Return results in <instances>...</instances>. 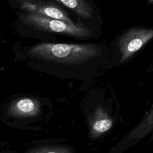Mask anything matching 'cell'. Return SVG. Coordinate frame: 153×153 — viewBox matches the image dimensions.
I'll use <instances>...</instances> for the list:
<instances>
[{
	"label": "cell",
	"mask_w": 153,
	"mask_h": 153,
	"mask_svg": "<svg viewBox=\"0 0 153 153\" xmlns=\"http://www.w3.org/2000/svg\"><path fill=\"white\" fill-rule=\"evenodd\" d=\"M69 8L83 19L91 18L93 9L88 0H53Z\"/></svg>",
	"instance_id": "ba28073f"
},
{
	"label": "cell",
	"mask_w": 153,
	"mask_h": 153,
	"mask_svg": "<svg viewBox=\"0 0 153 153\" xmlns=\"http://www.w3.org/2000/svg\"><path fill=\"white\" fill-rule=\"evenodd\" d=\"M33 57L65 65H81L100 56L102 49L95 44L41 43L27 50Z\"/></svg>",
	"instance_id": "6da1fadb"
},
{
	"label": "cell",
	"mask_w": 153,
	"mask_h": 153,
	"mask_svg": "<svg viewBox=\"0 0 153 153\" xmlns=\"http://www.w3.org/2000/svg\"><path fill=\"white\" fill-rule=\"evenodd\" d=\"M30 152L35 153H68L71 152V150L63 146H45L34 148L29 151Z\"/></svg>",
	"instance_id": "9c48e42d"
},
{
	"label": "cell",
	"mask_w": 153,
	"mask_h": 153,
	"mask_svg": "<svg viewBox=\"0 0 153 153\" xmlns=\"http://www.w3.org/2000/svg\"><path fill=\"white\" fill-rule=\"evenodd\" d=\"M147 136L153 141V106L143 118L111 151L113 153H121Z\"/></svg>",
	"instance_id": "5b68a950"
},
{
	"label": "cell",
	"mask_w": 153,
	"mask_h": 153,
	"mask_svg": "<svg viewBox=\"0 0 153 153\" xmlns=\"http://www.w3.org/2000/svg\"><path fill=\"white\" fill-rule=\"evenodd\" d=\"M39 102L34 99L24 97L14 101L8 108V114L14 117H35L40 112Z\"/></svg>",
	"instance_id": "52a82bcc"
},
{
	"label": "cell",
	"mask_w": 153,
	"mask_h": 153,
	"mask_svg": "<svg viewBox=\"0 0 153 153\" xmlns=\"http://www.w3.org/2000/svg\"><path fill=\"white\" fill-rule=\"evenodd\" d=\"M19 19L23 24L38 30L77 38H85L91 35V30L82 24H71L33 13L22 12L19 15Z\"/></svg>",
	"instance_id": "7a4b0ae2"
},
{
	"label": "cell",
	"mask_w": 153,
	"mask_h": 153,
	"mask_svg": "<svg viewBox=\"0 0 153 153\" xmlns=\"http://www.w3.org/2000/svg\"><path fill=\"white\" fill-rule=\"evenodd\" d=\"M152 39L153 28L133 27L125 30L115 42L118 64L128 62Z\"/></svg>",
	"instance_id": "3957f363"
},
{
	"label": "cell",
	"mask_w": 153,
	"mask_h": 153,
	"mask_svg": "<svg viewBox=\"0 0 153 153\" xmlns=\"http://www.w3.org/2000/svg\"><path fill=\"white\" fill-rule=\"evenodd\" d=\"M115 120L109 111L102 105L97 106L89 120V131L91 139H96L109 131Z\"/></svg>",
	"instance_id": "8992f818"
},
{
	"label": "cell",
	"mask_w": 153,
	"mask_h": 153,
	"mask_svg": "<svg viewBox=\"0 0 153 153\" xmlns=\"http://www.w3.org/2000/svg\"><path fill=\"white\" fill-rule=\"evenodd\" d=\"M11 3L22 12L62 20L71 24L75 23L66 10L53 0H12Z\"/></svg>",
	"instance_id": "277c9868"
}]
</instances>
